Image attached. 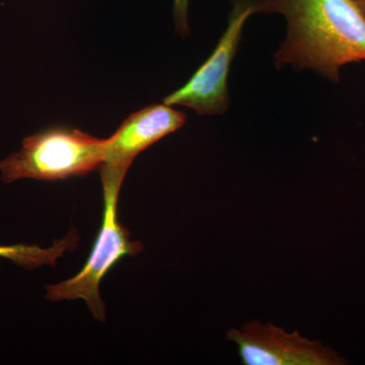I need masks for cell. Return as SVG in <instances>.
<instances>
[{
  "label": "cell",
  "instance_id": "cell-1",
  "mask_svg": "<svg viewBox=\"0 0 365 365\" xmlns=\"http://www.w3.org/2000/svg\"><path fill=\"white\" fill-rule=\"evenodd\" d=\"M259 11L287 18L278 68H312L338 83L341 66L365 61V16L355 0H261Z\"/></svg>",
  "mask_w": 365,
  "mask_h": 365
},
{
  "label": "cell",
  "instance_id": "cell-2",
  "mask_svg": "<svg viewBox=\"0 0 365 365\" xmlns=\"http://www.w3.org/2000/svg\"><path fill=\"white\" fill-rule=\"evenodd\" d=\"M108 139L66 126H55L26 137L18 153L0 160L1 181L21 179L58 181L85 176L104 163Z\"/></svg>",
  "mask_w": 365,
  "mask_h": 365
},
{
  "label": "cell",
  "instance_id": "cell-3",
  "mask_svg": "<svg viewBox=\"0 0 365 365\" xmlns=\"http://www.w3.org/2000/svg\"><path fill=\"white\" fill-rule=\"evenodd\" d=\"M125 176L126 173L101 168L104 215L93 251L76 276L47 287V299L85 300L93 318L100 322L106 319L105 304L100 295L101 281L124 257L136 256L143 250V245L132 241L130 232L118 220V199Z\"/></svg>",
  "mask_w": 365,
  "mask_h": 365
},
{
  "label": "cell",
  "instance_id": "cell-4",
  "mask_svg": "<svg viewBox=\"0 0 365 365\" xmlns=\"http://www.w3.org/2000/svg\"><path fill=\"white\" fill-rule=\"evenodd\" d=\"M255 13H259L258 0H235L227 30L215 49L181 88L165 98V105L184 106L201 116L227 111L230 64L237 54L245 23Z\"/></svg>",
  "mask_w": 365,
  "mask_h": 365
},
{
  "label": "cell",
  "instance_id": "cell-5",
  "mask_svg": "<svg viewBox=\"0 0 365 365\" xmlns=\"http://www.w3.org/2000/svg\"><path fill=\"white\" fill-rule=\"evenodd\" d=\"M227 339L235 343L245 365H339L342 359L319 341L289 333L273 324L252 321L230 329Z\"/></svg>",
  "mask_w": 365,
  "mask_h": 365
},
{
  "label": "cell",
  "instance_id": "cell-6",
  "mask_svg": "<svg viewBox=\"0 0 365 365\" xmlns=\"http://www.w3.org/2000/svg\"><path fill=\"white\" fill-rule=\"evenodd\" d=\"M186 120V114L165 103L148 106L129 115L108 138L104 163L100 168L128 172L139 153L181 128Z\"/></svg>",
  "mask_w": 365,
  "mask_h": 365
},
{
  "label": "cell",
  "instance_id": "cell-7",
  "mask_svg": "<svg viewBox=\"0 0 365 365\" xmlns=\"http://www.w3.org/2000/svg\"><path fill=\"white\" fill-rule=\"evenodd\" d=\"M79 237L76 230H71L59 241H54L50 248H41L39 246L14 245V246H0V257L14 262L21 267L35 269L41 266L54 267L56 261L66 252H71L78 247Z\"/></svg>",
  "mask_w": 365,
  "mask_h": 365
},
{
  "label": "cell",
  "instance_id": "cell-8",
  "mask_svg": "<svg viewBox=\"0 0 365 365\" xmlns=\"http://www.w3.org/2000/svg\"><path fill=\"white\" fill-rule=\"evenodd\" d=\"M189 0H174V19L178 34L182 37L189 34Z\"/></svg>",
  "mask_w": 365,
  "mask_h": 365
},
{
  "label": "cell",
  "instance_id": "cell-9",
  "mask_svg": "<svg viewBox=\"0 0 365 365\" xmlns=\"http://www.w3.org/2000/svg\"><path fill=\"white\" fill-rule=\"evenodd\" d=\"M365 16V0H355Z\"/></svg>",
  "mask_w": 365,
  "mask_h": 365
}]
</instances>
